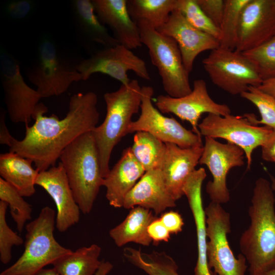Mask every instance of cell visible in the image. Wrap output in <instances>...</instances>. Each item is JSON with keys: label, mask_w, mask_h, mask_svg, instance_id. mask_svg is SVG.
Returning <instances> with one entry per match:
<instances>
[{"label": "cell", "mask_w": 275, "mask_h": 275, "mask_svg": "<svg viewBox=\"0 0 275 275\" xmlns=\"http://www.w3.org/2000/svg\"><path fill=\"white\" fill-rule=\"evenodd\" d=\"M97 96L93 92L74 94L70 98L68 111L62 119L54 114L44 115L47 108L39 103L33 117L34 123L31 126L25 125L22 140L14 138L9 152L32 160L39 172L56 166L70 144L97 126Z\"/></svg>", "instance_id": "cell-1"}, {"label": "cell", "mask_w": 275, "mask_h": 275, "mask_svg": "<svg viewBox=\"0 0 275 275\" xmlns=\"http://www.w3.org/2000/svg\"><path fill=\"white\" fill-rule=\"evenodd\" d=\"M275 197L271 183L260 177L253 189L249 209L251 223L241 234L239 248L250 275L275 267Z\"/></svg>", "instance_id": "cell-2"}, {"label": "cell", "mask_w": 275, "mask_h": 275, "mask_svg": "<svg viewBox=\"0 0 275 275\" xmlns=\"http://www.w3.org/2000/svg\"><path fill=\"white\" fill-rule=\"evenodd\" d=\"M59 159L80 211L90 213L104 180L92 131L74 140L62 152Z\"/></svg>", "instance_id": "cell-3"}, {"label": "cell", "mask_w": 275, "mask_h": 275, "mask_svg": "<svg viewBox=\"0 0 275 275\" xmlns=\"http://www.w3.org/2000/svg\"><path fill=\"white\" fill-rule=\"evenodd\" d=\"M142 87L136 79L121 85L117 90L104 94L106 114L103 122L93 131L98 148L102 176L108 174L109 159L115 146L128 133L132 116L139 112Z\"/></svg>", "instance_id": "cell-4"}, {"label": "cell", "mask_w": 275, "mask_h": 275, "mask_svg": "<svg viewBox=\"0 0 275 275\" xmlns=\"http://www.w3.org/2000/svg\"><path fill=\"white\" fill-rule=\"evenodd\" d=\"M54 210L43 207L35 219L25 225L24 250L18 259L0 275H35L45 266L72 252L55 239Z\"/></svg>", "instance_id": "cell-5"}, {"label": "cell", "mask_w": 275, "mask_h": 275, "mask_svg": "<svg viewBox=\"0 0 275 275\" xmlns=\"http://www.w3.org/2000/svg\"><path fill=\"white\" fill-rule=\"evenodd\" d=\"M141 42L148 49L152 64L157 69L168 95L178 98L189 94L192 89L176 41L145 24H137Z\"/></svg>", "instance_id": "cell-6"}, {"label": "cell", "mask_w": 275, "mask_h": 275, "mask_svg": "<svg viewBox=\"0 0 275 275\" xmlns=\"http://www.w3.org/2000/svg\"><path fill=\"white\" fill-rule=\"evenodd\" d=\"M76 65L65 59L55 43L45 37L40 42L35 61L28 67L26 75L42 98L59 96L73 82L82 80Z\"/></svg>", "instance_id": "cell-7"}, {"label": "cell", "mask_w": 275, "mask_h": 275, "mask_svg": "<svg viewBox=\"0 0 275 275\" xmlns=\"http://www.w3.org/2000/svg\"><path fill=\"white\" fill-rule=\"evenodd\" d=\"M208 267L214 275H245L246 261L242 254L236 257L228 239L231 232L230 214L221 204L212 202L205 208Z\"/></svg>", "instance_id": "cell-8"}, {"label": "cell", "mask_w": 275, "mask_h": 275, "mask_svg": "<svg viewBox=\"0 0 275 275\" xmlns=\"http://www.w3.org/2000/svg\"><path fill=\"white\" fill-rule=\"evenodd\" d=\"M202 64L212 83L232 95H240L250 87L258 88L263 82L252 62L236 50L219 46L210 51Z\"/></svg>", "instance_id": "cell-9"}, {"label": "cell", "mask_w": 275, "mask_h": 275, "mask_svg": "<svg viewBox=\"0 0 275 275\" xmlns=\"http://www.w3.org/2000/svg\"><path fill=\"white\" fill-rule=\"evenodd\" d=\"M198 129L205 137L223 139L242 149L248 169L252 163L254 151L262 146L273 132V129L267 126L253 124L246 114L243 116L230 114L225 116L208 114L199 124Z\"/></svg>", "instance_id": "cell-10"}, {"label": "cell", "mask_w": 275, "mask_h": 275, "mask_svg": "<svg viewBox=\"0 0 275 275\" xmlns=\"http://www.w3.org/2000/svg\"><path fill=\"white\" fill-rule=\"evenodd\" d=\"M0 73L10 119L15 123L28 125L42 97L25 82L18 60L3 48L0 51Z\"/></svg>", "instance_id": "cell-11"}, {"label": "cell", "mask_w": 275, "mask_h": 275, "mask_svg": "<svg viewBox=\"0 0 275 275\" xmlns=\"http://www.w3.org/2000/svg\"><path fill=\"white\" fill-rule=\"evenodd\" d=\"M153 94L152 87H142L141 113L130 123L128 133L146 131L164 143L174 144L182 148L202 147L201 136L184 127L175 118L163 116L153 106Z\"/></svg>", "instance_id": "cell-12"}, {"label": "cell", "mask_w": 275, "mask_h": 275, "mask_svg": "<svg viewBox=\"0 0 275 275\" xmlns=\"http://www.w3.org/2000/svg\"><path fill=\"white\" fill-rule=\"evenodd\" d=\"M203 147L199 164L206 165L213 178L207 183L206 191L212 202L227 203L230 198L227 184V175L232 168L244 164L245 153L233 144L222 143L209 137H205Z\"/></svg>", "instance_id": "cell-13"}, {"label": "cell", "mask_w": 275, "mask_h": 275, "mask_svg": "<svg viewBox=\"0 0 275 275\" xmlns=\"http://www.w3.org/2000/svg\"><path fill=\"white\" fill-rule=\"evenodd\" d=\"M76 68L81 75L82 80L88 79L94 73H101L118 80L122 85H127L131 81L128 77L129 71L145 80L151 79L144 61L120 44L96 51L77 64Z\"/></svg>", "instance_id": "cell-14"}, {"label": "cell", "mask_w": 275, "mask_h": 275, "mask_svg": "<svg viewBox=\"0 0 275 275\" xmlns=\"http://www.w3.org/2000/svg\"><path fill=\"white\" fill-rule=\"evenodd\" d=\"M155 106L161 113H172L180 119L188 121L193 131L201 136L198 121L204 113L225 116L231 114L230 107L225 104L215 102L210 96L206 82L202 79L194 81L191 92L183 97L174 98L168 95L158 96Z\"/></svg>", "instance_id": "cell-15"}, {"label": "cell", "mask_w": 275, "mask_h": 275, "mask_svg": "<svg viewBox=\"0 0 275 275\" xmlns=\"http://www.w3.org/2000/svg\"><path fill=\"white\" fill-rule=\"evenodd\" d=\"M275 36V0H249L242 10L236 50L243 52Z\"/></svg>", "instance_id": "cell-16"}, {"label": "cell", "mask_w": 275, "mask_h": 275, "mask_svg": "<svg viewBox=\"0 0 275 275\" xmlns=\"http://www.w3.org/2000/svg\"><path fill=\"white\" fill-rule=\"evenodd\" d=\"M35 183L53 200L57 208L56 228L60 232H65L78 223L81 211L60 162L57 166L39 172Z\"/></svg>", "instance_id": "cell-17"}, {"label": "cell", "mask_w": 275, "mask_h": 275, "mask_svg": "<svg viewBox=\"0 0 275 275\" xmlns=\"http://www.w3.org/2000/svg\"><path fill=\"white\" fill-rule=\"evenodd\" d=\"M157 31L176 41L184 66L188 73L192 71L196 58L200 53L211 51L219 46L217 40L191 25L177 9Z\"/></svg>", "instance_id": "cell-18"}, {"label": "cell", "mask_w": 275, "mask_h": 275, "mask_svg": "<svg viewBox=\"0 0 275 275\" xmlns=\"http://www.w3.org/2000/svg\"><path fill=\"white\" fill-rule=\"evenodd\" d=\"M176 201L169 191L160 169L146 171L126 195V209L135 206L149 209L157 215L168 208L176 206Z\"/></svg>", "instance_id": "cell-19"}, {"label": "cell", "mask_w": 275, "mask_h": 275, "mask_svg": "<svg viewBox=\"0 0 275 275\" xmlns=\"http://www.w3.org/2000/svg\"><path fill=\"white\" fill-rule=\"evenodd\" d=\"M166 151L160 168L167 187L176 201L183 195V186L196 170L203 147L182 148L166 143Z\"/></svg>", "instance_id": "cell-20"}, {"label": "cell", "mask_w": 275, "mask_h": 275, "mask_svg": "<svg viewBox=\"0 0 275 275\" xmlns=\"http://www.w3.org/2000/svg\"><path fill=\"white\" fill-rule=\"evenodd\" d=\"M95 12L101 22L113 32L119 43L131 50L141 47L138 24L131 18L127 0H93Z\"/></svg>", "instance_id": "cell-21"}, {"label": "cell", "mask_w": 275, "mask_h": 275, "mask_svg": "<svg viewBox=\"0 0 275 275\" xmlns=\"http://www.w3.org/2000/svg\"><path fill=\"white\" fill-rule=\"evenodd\" d=\"M206 177V173L203 168L196 170L188 177L183 188L196 229L198 258L194 269L195 275H214L208 265L206 215L201 195L202 185Z\"/></svg>", "instance_id": "cell-22"}, {"label": "cell", "mask_w": 275, "mask_h": 275, "mask_svg": "<svg viewBox=\"0 0 275 275\" xmlns=\"http://www.w3.org/2000/svg\"><path fill=\"white\" fill-rule=\"evenodd\" d=\"M145 172L133 156L131 148L124 150L120 159L103 180L109 204L116 208L123 207L126 195Z\"/></svg>", "instance_id": "cell-23"}, {"label": "cell", "mask_w": 275, "mask_h": 275, "mask_svg": "<svg viewBox=\"0 0 275 275\" xmlns=\"http://www.w3.org/2000/svg\"><path fill=\"white\" fill-rule=\"evenodd\" d=\"M33 161L12 152L0 155V175L23 197L36 192V180L39 172L32 167Z\"/></svg>", "instance_id": "cell-24"}, {"label": "cell", "mask_w": 275, "mask_h": 275, "mask_svg": "<svg viewBox=\"0 0 275 275\" xmlns=\"http://www.w3.org/2000/svg\"><path fill=\"white\" fill-rule=\"evenodd\" d=\"M156 218L152 210L135 206L130 209L122 222L109 230V236L119 247L129 242L149 246L152 240L148 228Z\"/></svg>", "instance_id": "cell-25"}, {"label": "cell", "mask_w": 275, "mask_h": 275, "mask_svg": "<svg viewBox=\"0 0 275 275\" xmlns=\"http://www.w3.org/2000/svg\"><path fill=\"white\" fill-rule=\"evenodd\" d=\"M75 21L79 32L86 38L103 45L104 48L120 44L111 36L95 12L92 1L75 0L72 2Z\"/></svg>", "instance_id": "cell-26"}, {"label": "cell", "mask_w": 275, "mask_h": 275, "mask_svg": "<svg viewBox=\"0 0 275 275\" xmlns=\"http://www.w3.org/2000/svg\"><path fill=\"white\" fill-rule=\"evenodd\" d=\"M177 0H127L132 19L157 30L176 9Z\"/></svg>", "instance_id": "cell-27"}, {"label": "cell", "mask_w": 275, "mask_h": 275, "mask_svg": "<svg viewBox=\"0 0 275 275\" xmlns=\"http://www.w3.org/2000/svg\"><path fill=\"white\" fill-rule=\"evenodd\" d=\"M101 252L96 244L83 246L57 260L53 268L60 275H95L101 263Z\"/></svg>", "instance_id": "cell-28"}, {"label": "cell", "mask_w": 275, "mask_h": 275, "mask_svg": "<svg viewBox=\"0 0 275 275\" xmlns=\"http://www.w3.org/2000/svg\"><path fill=\"white\" fill-rule=\"evenodd\" d=\"M132 153L145 172L160 169L166 151V144L146 131L136 132L130 147Z\"/></svg>", "instance_id": "cell-29"}, {"label": "cell", "mask_w": 275, "mask_h": 275, "mask_svg": "<svg viewBox=\"0 0 275 275\" xmlns=\"http://www.w3.org/2000/svg\"><path fill=\"white\" fill-rule=\"evenodd\" d=\"M249 0H225V8L220 26L219 47L236 49L240 18L242 9Z\"/></svg>", "instance_id": "cell-30"}, {"label": "cell", "mask_w": 275, "mask_h": 275, "mask_svg": "<svg viewBox=\"0 0 275 275\" xmlns=\"http://www.w3.org/2000/svg\"><path fill=\"white\" fill-rule=\"evenodd\" d=\"M249 101L258 109L261 119L253 114L246 113L250 122L255 125L263 124L275 130V98L262 92L257 87H250L247 91L240 95Z\"/></svg>", "instance_id": "cell-31"}, {"label": "cell", "mask_w": 275, "mask_h": 275, "mask_svg": "<svg viewBox=\"0 0 275 275\" xmlns=\"http://www.w3.org/2000/svg\"><path fill=\"white\" fill-rule=\"evenodd\" d=\"M12 185L0 178V199L8 204L11 215L21 233L26 222L31 219L32 207Z\"/></svg>", "instance_id": "cell-32"}, {"label": "cell", "mask_w": 275, "mask_h": 275, "mask_svg": "<svg viewBox=\"0 0 275 275\" xmlns=\"http://www.w3.org/2000/svg\"><path fill=\"white\" fill-rule=\"evenodd\" d=\"M133 263L148 275H180L175 261L164 252L143 253L134 258Z\"/></svg>", "instance_id": "cell-33"}, {"label": "cell", "mask_w": 275, "mask_h": 275, "mask_svg": "<svg viewBox=\"0 0 275 275\" xmlns=\"http://www.w3.org/2000/svg\"><path fill=\"white\" fill-rule=\"evenodd\" d=\"M242 53L253 64L263 81L275 78V36L261 45Z\"/></svg>", "instance_id": "cell-34"}, {"label": "cell", "mask_w": 275, "mask_h": 275, "mask_svg": "<svg viewBox=\"0 0 275 275\" xmlns=\"http://www.w3.org/2000/svg\"><path fill=\"white\" fill-rule=\"evenodd\" d=\"M176 9L186 20L198 30L204 32L219 41L221 31L201 10L196 0H177Z\"/></svg>", "instance_id": "cell-35"}, {"label": "cell", "mask_w": 275, "mask_h": 275, "mask_svg": "<svg viewBox=\"0 0 275 275\" xmlns=\"http://www.w3.org/2000/svg\"><path fill=\"white\" fill-rule=\"evenodd\" d=\"M8 207L7 203L0 201V260L4 264L11 260L13 246L21 245L24 243L23 239L8 225L6 221Z\"/></svg>", "instance_id": "cell-36"}, {"label": "cell", "mask_w": 275, "mask_h": 275, "mask_svg": "<svg viewBox=\"0 0 275 275\" xmlns=\"http://www.w3.org/2000/svg\"><path fill=\"white\" fill-rule=\"evenodd\" d=\"M199 7L218 28H220L225 8V0H196Z\"/></svg>", "instance_id": "cell-37"}, {"label": "cell", "mask_w": 275, "mask_h": 275, "mask_svg": "<svg viewBox=\"0 0 275 275\" xmlns=\"http://www.w3.org/2000/svg\"><path fill=\"white\" fill-rule=\"evenodd\" d=\"M34 2L30 0H16L9 2L6 6V13L16 19L26 17L33 10Z\"/></svg>", "instance_id": "cell-38"}, {"label": "cell", "mask_w": 275, "mask_h": 275, "mask_svg": "<svg viewBox=\"0 0 275 275\" xmlns=\"http://www.w3.org/2000/svg\"><path fill=\"white\" fill-rule=\"evenodd\" d=\"M159 218L171 234H176L182 231L184 221L178 212L173 210L165 212Z\"/></svg>", "instance_id": "cell-39"}, {"label": "cell", "mask_w": 275, "mask_h": 275, "mask_svg": "<svg viewBox=\"0 0 275 275\" xmlns=\"http://www.w3.org/2000/svg\"><path fill=\"white\" fill-rule=\"evenodd\" d=\"M148 233L154 244H158L162 241L168 242L171 235L159 217L155 218L150 224Z\"/></svg>", "instance_id": "cell-40"}, {"label": "cell", "mask_w": 275, "mask_h": 275, "mask_svg": "<svg viewBox=\"0 0 275 275\" xmlns=\"http://www.w3.org/2000/svg\"><path fill=\"white\" fill-rule=\"evenodd\" d=\"M261 156L263 159L266 161H275V130L267 141L261 146Z\"/></svg>", "instance_id": "cell-41"}, {"label": "cell", "mask_w": 275, "mask_h": 275, "mask_svg": "<svg viewBox=\"0 0 275 275\" xmlns=\"http://www.w3.org/2000/svg\"><path fill=\"white\" fill-rule=\"evenodd\" d=\"M6 114L4 109L1 108L0 112V144L10 147L14 138L10 133L6 124Z\"/></svg>", "instance_id": "cell-42"}, {"label": "cell", "mask_w": 275, "mask_h": 275, "mask_svg": "<svg viewBox=\"0 0 275 275\" xmlns=\"http://www.w3.org/2000/svg\"><path fill=\"white\" fill-rule=\"evenodd\" d=\"M258 88L275 98V78L263 81Z\"/></svg>", "instance_id": "cell-43"}, {"label": "cell", "mask_w": 275, "mask_h": 275, "mask_svg": "<svg viewBox=\"0 0 275 275\" xmlns=\"http://www.w3.org/2000/svg\"><path fill=\"white\" fill-rule=\"evenodd\" d=\"M113 268L109 261H101V264L95 275H107Z\"/></svg>", "instance_id": "cell-44"}, {"label": "cell", "mask_w": 275, "mask_h": 275, "mask_svg": "<svg viewBox=\"0 0 275 275\" xmlns=\"http://www.w3.org/2000/svg\"><path fill=\"white\" fill-rule=\"evenodd\" d=\"M35 275H60L53 268L49 269L43 268Z\"/></svg>", "instance_id": "cell-45"}, {"label": "cell", "mask_w": 275, "mask_h": 275, "mask_svg": "<svg viewBox=\"0 0 275 275\" xmlns=\"http://www.w3.org/2000/svg\"><path fill=\"white\" fill-rule=\"evenodd\" d=\"M260 275H275V267L264 272Z\"/></svg>", "instance_id": "cell-46"}, {"label": "cell", "mask_w": 275, "mask_h": 275, "mask_svg": "<svg viewBox=\"0 0 275 275\" xmlns=\"http://www.w3.org/2000/svg\"><path fill=\"white\" fill-rule=\"evenodd\" d=\"M271 180V188L274 192H275V177L272 175H270Z\"/></svg>", "instance_id": "cell-47"}, {"label": "cell", "mask_w": 275, "mask_h": 275, "mask_svg": "<svg viewBox=\"0 0 275 275\" xmlns=\"http://www.w3.org/2000/svg\"><path fill=\"white\" fill-rule=\"evenodd\" d=\"M274 162L275 163V161H274Z\"/></svg>", "instance_id": "cell-48"}]
</instances>
